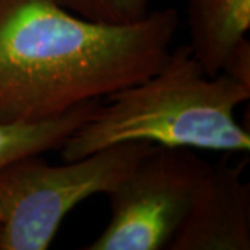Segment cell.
Segmentation results:
<instances>
[{"label":"cell","instance_id":"obj_1","mask_svg":"<svg viewBox=\"0 0 250 250\" xmlns=\"http://www.w3.org/2000/svg\"><path fill=\"white\" fill-rule=\"evenodd\" d=\"M178 27L172 7L108 25L56 0H0V121H45L141 82L166 62Z\"/></svg>","mask_w":250,"mask_h":250},{"label":"cell","instance_id":"obj_2","mask_svg":"<svg viewBox=\"0 0 250 250\" xmlns=\"http://www.w3.org/2000/svg\"><path fill=\"white\" fill-rule=\"evenodd\" d=\"M60 146L64 161L114 145L145 142L225 153H249L250 135L235 118L250 88L223 72L210 77L189 45L171 49L147 78L108 95Z\"/></svg>","mask_w":250,"mask_h":250},{"label":"cell","instance_id":"obj_3","mask_svg":"<svg viewBox=\"0 0 250 250\" xmlns=\"http://www.w3.org/2000/svg\"><path fill=\"white\" fill-rule=\"evenodd\" d=\"M153 145L128 142L53 166L31 154L0 170V250H46L67 214L108 193Z\"/></svg>","mask_w":250,"mask_h":250},{"label":"cell","instance_id":"obj_4","mask_svg":"<svg viewBox=\"0 0 250 250\" xmlns=\"http://www.w3.org/2000/svg\"><path fill=\"white\" fill-rule=\"evenodd\" d=\"M207 167L190 149L153 145L106 193L108 224L83 249H168Z\"/></svg>","mask_w":250,"mask_h":250},{"label":"cell","instance_id":"obj_5","mask_svg":"<svg viewBox=\"0 0 250 250\" xmlns=\"http://www.w3.org/2000/svg\"><path fill=\"white\" fill-rule=\"evenodd\" d=\"M243 166L208 164L168 250H249L250 185Z\"/></svg>","mask_w":250,"mask_h":250},{"label":"cell","instance_id":"obj_6","mask_svg":"<svg viewBox=\"0 0 250 250\" xmlns=\"http://www.w3.org/2000/svg\"><path fill=\"white\" fill-rule=\"evenodd\" d=\"M188 43L210 77L221 72L227 57L250 28V0H187Z\"/></svg>","mask_w":250,"mask_h":250},{"label":"cell","instance_id":"obj_7","mask_svg":"<svg viewBox=\"0 0 250 250\" xmlns=\"http://www.w3.org/2000/svg\"><path fill=\"white\" fill-rule=\"evenodd\" d=\"M99 100L83 103L62 116L39 123L0 121V170L11 161L60 147L99 107Z\"/></svg>","mask_w":250,"mask_h":250},{"label":"cell","instance_id":"obj_8","mask_svg":"<svg viewBox=\"0 0 250 250\" xmlns=\"http://www.w3.org/2000/svg\"><path fill=\"white\" fill-rule=\"evenodd\" d=\"M82 18L100 24H134L149 14V0H56Z\"/></svg>","mask_w":250,"mask_h":250},{"label":"cell","instance_id":"obj_9","mask_svg":"<svg viewBox=\"0 0 250 250\" xmlns=\"http://www.w3.org/2000/svg\"><path fill=\"white\" fill-rule=\"evenodd\" d=\"M221 72L242 83L243 86L250 88V42L248 38L235 46L224 62Z\"/></svg>","mask_w":250,"mask_h":250}]
</instances>
